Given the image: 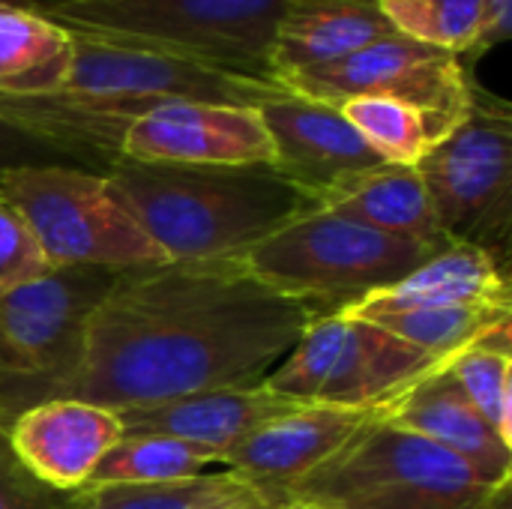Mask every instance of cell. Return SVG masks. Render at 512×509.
<instances>
[{
    "label": "cell",
    "mask_w": 512,
    "mask_h": 509,
    "mask_svg": "<svg viewBox=\"0 0 512 509\" xmlns=\"http://www.w3.org/2000/svg\"><path fill=\"white\" fill-rule=\"evenodd\" d=\"M321 315L231 261H165L117 273L96 306L78 369L51 399L111 411L255 387Z\"/></svg>",
    "instance_id": "6da1fadb"
},
{
    "label": "cell",
    "mask_w": 512,
    "mask_h": 509,
    "mask_svg": "<svg viewBox=\"0 0 512 509\" xmlns=\"http://www.w3.org/2000/svg\"><path fill=\"white\" fill-rule=\"evenodd\" d=\"M105 180L168 261H231L312 210L273 165H159L117 159Z\"/></svg>",
    "instance_id": "7a4b0ae2"
},
{
    "label": "cell",
    "mask_w": 512,
    "mask_h": 509,
    "mask_svg": "<svg viewBox=\"0 0 512 509\" xmlns=\"http://www.w3.org/2000/svg\"><path fill=\"white\" fill-rule=\"evenodd\" d=\"M285 3L288 0H66L42 6L39 12L81 39L156 51L273 81L270 48Z\"/></svg>",
    "instance_id": "3957f363"
},
{
    "label": "cell",
    "mask_w": 512,
    "mask_h": 509,
    "mask_svg": "<svg viewBox=\"0 0 512 509\" xmlns=\"http://www.w3.org/2000/svg\"><path fill=\"white\" fill-rule=\"evenodd\" d=\"M438 252L312 207L237 261L267 288L312 303L318 312H336L396 285Z\"/></svg>",
    "instance_id": "277c9868"
},
{
    "label": "cell",
    "mask_w": 512,
    "mask_h": 509,
    "mask_svg": "<svg viewBox=\"0 0 512 509\" xmlns=\"http://www.w3.org/2000/svg\"><path fill=\"white\" fill-rule=\"evenodd\" d=\"M0 198L24 219L48 267L126 273L168 258L114 198L105 174L81 165H15L0 174Z\"/></svg>",
    "instance_id": "5b68a950"
},
{
    "label": "cell",
    "mask_w": 512,
    "mask_h": 509,
    "mask_svg": "<svg viewBox=\"0 0 512 509\" xmlns=\"http://www.w3.org/2000/svg\"><path fill=\"white\" fill-rule=\"evenodd\" d=\"M117 273L51 267L0 297V426L48 402L78 369L87 327Z\"/></svg>",
    "instance_id": "8992f818"
},
{
    "label": "cell",
    "mask_w": 512,
    "mask_h": 509,
    "mask_svg": "<svg viewBox=\"0 0 512 509\" xmlns=\"http://www.w3.org/2000/svg\"><path fill=\"white\" fill-rule=\"evenodd\" d=\"M432 213L450 243L507 264L512 228V108L474 81L465 120L417 165Z\"/></svg>",
    "instance_id": "52a82bcc"
},
{
    "label": "cell",
    "mask_w": 512,
    "mask_h": 509,
    "mask_svg": "<svg viewBox=\"0 0 512 509\" xmlns=\"http://www.w3.org/2000/svg\"><path fill=\"white\" fill-rule=\"evenodd\" d=\"M498 489L453 453L381 417L285 495L312 509L381 498L420 501L435 509H486Z\"/></svg>",
    "instance_id": "ba28073f"
},
{
    "label": "cell",
    "mask_w": 512,
    "mask_h": 509,
    "mask_svg": "<svg viewBox=\"0 0 512 509\" xmlns=\"http://www.w3.org/2000/svg\"><path fill=\"white\" fill-rule=\"evenodd\" d=\"M444 363L372 321L321 312L261 384L294 402L378 408Z\"/></svg>",
    "instance_id": "9c48e42d"
},
{
    "label": "cell",
    "mask_w": 512,
    "mask_h": 509,
    "mask_svg": "<svg viewBox=\"0 0 512 509\" xmlns=\"http://www.w3.org/2000/svg\"><path fill=\"white\" fill-rule=\"evenodd\" d=\"M474 81V69H465L456 54L393 33L342 60L297 72L282 87L330 105L360 96L405 102L426 114L438 138H444L465 120Z\"/></svg>",
    "instance_id": "30bf717a"
},
{
    "label": "cell",
    "mask_w": 512,
    "mask_h": 509,
    "mask_svg": "<svg viewBox=\"0 0 512 509\" xmlns=\"http://www.w3.org/2000/svg\"><path fill=\"white\" fill-rule=\"evenodd\" d=\"M57 93L84 96H117L138 102H219V105H249L288 93L285 87L216 66H204L183 57H168L156 51L120 48L108 42H93L75 36L72 69Z\"/></svg>",
    "instance_id": "8fae6325"
},
{
    "label": "cell",
    "mask_w": 512,
    "mask_h": 509,
    "mask_svg": "<svg viewBox=\"0 0 512 509\" xmlns=\"http://www.w3.org/2000/svg\"><path fill=\"white\" fill-rule=\"evenodd\" d=\"M120 159L159 165H273V141L258 108L162 102L120 141Z\"/></svg>",
    "instance_id": "7c38bea8"
},
{
    "label": "cell",
    "mask_w": 512,
    "mask_h": 509,
    "mask_svg": "<svg viewBox=\"0 0 512 509\" xmlns=\"http://www.w3.org/2000/svg\"><path fill=\"white\" fill-rule=\"evenodd\" d=\"M384 411L387 405L348 408L306 402L234 444L225 453V468L255 486L285 492L378 423Z\"/></svg>",
    "instance_id": "4fadbf2b"
},
{
    "label": "cell",
    "mask_w": 512,
    "mask_h": 509,
    "mask_svg": "<svg viewBox=\"0 0 512 509\" xmlns=\"http://www.w3.org/2000/svg\"><path fill=\"white\" fill-rule=\"evenodd\" d=\"M258 111L273 141V168L297 183L312 201L339 180L384 165V159L345 120L339 105L282 93Z\"/></svg>",
    "instance_id": "5bb4252c"
},
{
    "label": "cell",
    "mask_w": 512,
    "mask_h": 509,
    "mask_svg": "<svg viewBox=\"0 0 512 509\" xmlns=\"http://www.w3.org/2000/svg\"><path fill=\"white\" fill-rule=\"evenodd\" d=\"M15 456L48 486L78 492L123 438L120 414L78 399H48L6 426Z\"/></svg>",
    "instance_id": "9a60e30c"
},
{
    "label": "cell",
    "mask_w": 512,
    "mask_h": 509,
    "mask_svg": "<svg viewBox=\"0 0 512 509\" xmlns=\"http://www.w3.org/2000/svg\"><path fill=\"white\" fill-rule=\"evenodd\" d=\"M384 423L414 432L441 450L453 453L465 465H471L489 486L510 483L512 447L504 444L495 429L471 408L465 393L447 372V363L396 396Z\"/></svg>",
    "instance_id": "2e32d148"
},
{
    "label": "cell",
    "mask_w": 512,
    "mask_h": 509,
    "mask_svg": "<svg viewBox=\"0 0 512 509\" xmlns=\"http://www.w3.org/2000/svg\"><path fill=\"white\" fill-rule=\"evenodd\" d=\"M306 402L285 399L264 384L255 387H228V390H204L177 396L147 408L117 411L123 423V435H165L192 444H204L225 453L249 438L255 429L270 420L300 408Z\"/></svg>",
    "instance_id": "e0dca14e"
},
{
    "label": "cell",
    "mask_w": 512,
    "mask_h": 509,
    "mask_svg": "<svg viewBox=\"0 0 512 509\" xmlns=\"http://www.w3.org/2000/svg\"><path fill=\"white\" fill-rule=\"evenodd\" d=\"M450 306H512L507 264L486 249L450 243L396 285L375 291L336 312L351 318H375L405 309Z\"/></svg>",
    "instance_id": "ac0fdd59"
},
{
    "label": "cell",
    "mask_w": 512,
    "mask_h": 509,
    "mask_svg": "<svg viewBox=\"0 0 512 509\" xmlns=\"http://www.w3.org/2000/svg\"><path fill=\"white\" fill-rule=\"evenodd\" d=\"M393 33L378 0H288L270 48V75L282 87L297 72L342 60Z\"/></svg>",
    "instance_id": "d6986e66"
},
{
    "label": "cell",
    "mask_w": 512,
    "mask_h": 509,
    "mask_svg": "<svg viewBox=\"0 0 512 509\" xmlns=\"http://www.w3.org/2000/svg\"><path fill=\"white\" fill-rule=\"evenodd\" d=\"M315 207L339 213L381 234L405 237V240L426 243L435 249L450 246V240L444 237L432 213L426 186L414 165L384 162V165L357 171L339 180L336 186H330L324 195H318Z\"/></svg>",
    "instance_id": "ffe728a7"
},
{
    "label": "cell",
    "mask_w": 512,
    "mask_h": 509,
    "mask_svg": "<svg viewBox=\"0 0 512 509\" xmlns=\"http://www.w3.org/2000/svg\"><path fill=\"white\" fill-rule=\"evenodd\" d=\"M75 36L39 9L0 3V96H48L66 84Z\"/></svg>",
    "instance_id": "44dd1931"
},
{
    "label": "cell",
    "mask_w": 512,
    "mask_h": 509,
    "mask_svg": "<svg viewBox=\"0 0 512 509\" xmlns=\"http://www.w3.org/2000/svg\"><path fill=\"white\" fill-rule=\"evenodd\" d=\"M225 468L219 450L165 438V435H123L96 465L87 486H147L180 483Z\"/></svg>",
    "instance_id": "7402d4cb"
},
{
    "label": "cell",
    "mask_w": 512,
    "mask_h": 509,
    "mask_svg": "<svg viewBox=\"0 0 512 509\" xmlns=\"http://www.w3.org/2000/svg\"><path fill=\"white\" fill-rule=\"evenodd\" d=\"M264 486L219 468L213 474L180 483L147 486H84L81 509H240L258 498Z\"/></svg>",
    "instance_id": "603a6c76"
},
{
    "label": "cell",
    "mask_w": 512,
    "mask_h": 509,
    "mask_svg": "<svg viewBox=\"0 0 512 509\" xmlns=\"http://www.w3.org/2000/svg\"><path fill=\"white\" fill-rule=\"evenodd\" d=\"M402 342L438 357L450 360L453 354L477 345L492 330L512 321V306H450V309H405L387 312L375 318H363Z\"/></svg>",
    "instance_id": "cb8c5ba5"
},
{
    "label": "cell",
    "mask_w": 512,
    "mask_h": 509,
    "mask_svg": "<svg viewBox=\"0 0 512 509\" xmlns=\"http://www.w3.org/2000/svg\"><path fill=\"white\" fill-rule=\"evenodd\" d=\"M510 324L492 330L477 345L453 354L447 372L465 393L471 408L495 429V435L512 447V396H510Z\"/></svg>",
    "instance_id": "d4e9b609"
},
{
    "label": "cell",
    "mask_w": 512,
    "mask_h": 509,
    "mask_svg": "<svg viewBox=\"0 0 512 509\" xmlns=\"http://www.w3.org/2000/svg\"><path fill=\"white\" fill-rule=\"evenodd\" d=\"M339 111L363 135V141L393 165H417L441 141L429 117L405 102L360 96L342 102Z\"/></svg>",
    "instance_id": "484cf974"
},
{
    "label": "cell",
    "mask_w": 512,
    "mask_h": 509,
    "mask_svg": "<svg viewBox=\"0 0 512 509\" xmlns=\"http://www.w3.org/2000/svg\"><path fill=\"white\" fill-rule=\"evenodd\" d=\"M84 489L60 492L42 483L12 450L6 429L0 426V509H81Z\"/></svg>",
    "instance_id": "4316f807"
},
{
    "label": "cell",
    "mask_w": 512,
    "mask_h": 509,
    "mask_svg": "<svg viewBox=\"0 0 512 509\" xmlns=\"http://www.w3.org/2000/svg\"><path fill=\"white\" fill-rule=\"evenodd\" d=\"M48 267L24 219L0 198V297L42 276Z\"/></svg>",
    "instance_id": "83f0119b"
},
{
    "label": "cell",
    "mask_w": 512,
    "mask_h": 509,
    "mask_svg": "<svg viewBox=\"0 0 512 509\" xmlns=\"http://www.w3.org/2000/svg\"><path fill=\"white\" fill-rule=\"evenodd\" d=\"M45 162H63V156H57L42 141L0 120V174L15 165H45Z\"/></svg>",
    "instance_id": "f1b7e54d"
},
{
    "label": "cell",
    "mask_w": 512,
    "mask_h": 509,
    "mask_svg": "<svg viewBox=\"0 0 512 509\" xmlns=\"http://www.w3.org/2000/svg\"><path fill=\"white\" fill-rule=\"evenodd\" d=\"M240 509H312L300 501H294L291 495L279 492V489H264L258 498H252L249 504H243Z\"/></svg>",
    "instance_id": "f546056e"
},
{
    "label": "cell",
    "mask_w": 512,
    "mask_h": 509,
    "mask_svg": "<svg viewBox=\"0 0 512 509\" xmlns=\"http://www.w3.org/2000/svg\"><path fill=\"white\" fill-rule=\"evenodd\" d=\"M339 509H435L420 501H402V498H381V501H363V504H348Z\"/></svg>",
    "instance_id": "4dcf8cb0"
},
{
    "label": "cell",
    "mask_w": 512,
    "mask_h": 509,
    "mask_svg": "<svg viewBox=\"0 0 512 509\" xmlns=\"http://www.w3.org/2000/svg\"><path fill=\"white\" fill-rule=\"evenodd\" d=\"M486 509H512V489L510 483L507 486H501L498 492H495V498L486 504Z\"/></svg>",
    "instance_id": "1f68e13d"
},
{
    "label": "cell",
    "mask_w": 512,
    "mask_h": 509,
    "mask_svg": "<svg viewBox=\"0 0 512 509\" xmlns=\"http://www.w3.org/2000/svg\"><path fill=\"white\" fill-rule=\"evenodd\" d=\"M0 3H12V6H27V9H42L45 0H0Z\"/></svg>",
    "instance_id": "d6a6232c"
},
{
    "label": "cell",
    "mask_w": 512,
    "mask_h": 509,
    "mask_svg": "<svg viewBox=\"0 0 512 509\" xmlns=\"http://www.w3.org/2000/svg\"><path fill=\"white\" fill-rule=\"evenodd\" d=\"M51 3H66V0H45V6H51Z\"/></svg>",
    "instance_id": "836d02e7"
}]
</instances>
